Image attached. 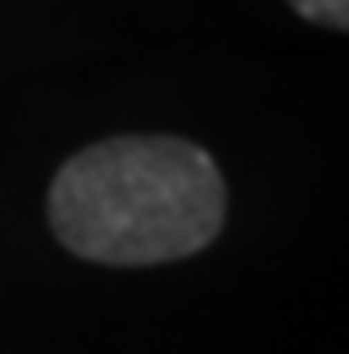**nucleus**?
Wrapping results in <instances>:
<instances>
[{
	"label": "nucleus",
	"instance_id": "f257e3e1",
	"mask_svg": "<svg viewBox=\"0 0 349 354\" xmlns=\"http://www.w3.org/2000/svg\"><path fill=\"white\" fill-rule=\"evenodd\" d=\"M223 223V173L209 150L182 136H109L77 150L50 182L59 245L109 268L200 254Z\"/></svg>",
	"mask_w": 349,
	"mask_h": 354
},
{
	"label": "nucleus",
	"instance_id": "f03ea898",
	"mask_svg": "<svg viewBox=\"0 0 349 354\" xmlns=\"http://www.w3.org/2000/svg\"><path fill=\"white\" fill-rule=\"evenodd\" d=\"M295 14H304L308 23H322V28H349V0H286Z\"/></svg>",
	"mask_w": 349,
	"mask_h": 354
}]
</instances>
